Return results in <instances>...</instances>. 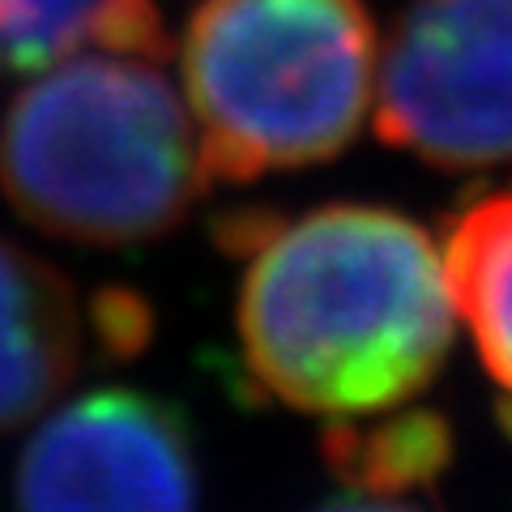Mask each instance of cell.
Instances as JSON below:
<instances>
[{
    "label": "cell",
    "mask_w": 512,
    "mask_h": 512,
    "mask_svg": "<svg viewBox=\"0 0 512 512\" xmlns=\"http://www.w3.org/2000/svg\"><path fill=\"white\" fill-rule=\"evenodd\" d=\"M248 239L239 346L282 406L359 419L410 406L453 346L444 256L419 222L338 201L291 222L235 227Z\"/></svg>",
    "instance_id": "obj_1"
},
{
    "label": "cell",
    "mask_w": 512,
    "mask_h": 512,
    "mask_svg": "<svg viewBox=\"0 0 512 512\" xmlns=\"http://www.w3.org/2000/svg\"><path fill=\"white\" fill-rule=\"evenodd\" d=\"M197 128L163 60L82 52L35 73L0 124V192L30 227L137 248L201 201Z\"/></svg>",
    "instance_id": "obj_2"
},
{
    "label": "cell",
    "mask_w": 512,
    "mask_h": 512,
    "mask_svg": "<svg viewBox=\"0 0 512 512\" xmlns=\"http://www.w3.org/2000/svg\"><path fill=\"white\" fill-rule=\"evenodd\" d=\"M367 0H205L180 64L201 167L218 184L338 158L372 111Z\"/></svg>",
    "instance_id": "obj_3"
},
{
    "label": "cell",
    "mask_w": 512,
    "mask_h": 512,
    "mask_svg": "<svg viewBox=\"0 0 512 512\" xmlns=\"http://www.w3.org/2000/svg\"><path fill=\"white\" fill-rule=\"evenodd\" d=\"M372 103L384 146L427 167L512 163V0H406Z\"/></svg>",
    "instance_id": "obj_4"
},
{
    "label": "cell",
    "mask_w": 512,
    "mask_h": 512,
    "mask_svg": "<svg viewBox=\"0 0 512 512\" xmlns=\"http://www.w3.org/2000/svg\"><path fill=\"white\" fill-rule=\"evenodd\" d=\"M18 512H197L184 414L141 389H94L35 427L13 478Z\"/></svg>",
    "instance_id": "obj_5"
},
{
    "label": "cell",
    "mask_w": 512,
    "mask_h": 512,
    "mask_svg": "<svg viewBox=\"0 0 512 512\" xmlns=\"http://www.w3.org/2000/svg\"><path fill=\"white\" fill-rule=\"evenodd\" d=\"M86 355V320L73 282L0 239V436L56 402Z\"/></svg>",
    "instance_id": "obj_6"
},
{
    "label": "cell",
    "mask_w": 512,
    "mask_h": 512,
    "mask_svg": "<svg viewBox=\"0 0 512 512\" xmlns=\"http://www.w3.org/2000/svg\"><path fill=\"white\" fill-rule=\"evenodd\" d=\"M440 256L457 325L470 329L487 376L504 389L512 427V180L474 197L448 222Z\"/></svg>",
    "instance_id": "obj_7"
},
{
    "label": "cell",
    "mask_w": 512,
    "mask_h": 512,
    "mask_svg": "<svg viewBox=\"0 0 512 512\" xmlns=\"http://www.w3.org/2000/svg\"><path fill=\"white\" fill-rule=\"evenodd\" d=\"M82 52L167 60L171 39L154 0H0V64L43 73Z\"/></svg>",
    "instance_id": "obj_8"
},
{
    "label": "cell",
    "mask_w": 512,
    "mask_h": 512,
    "mask_svg": "<svg viewBox=\"0 0 512 512\" xmlns=\"http://www.w3.org/2000/svg\"><path fill=\"white\" fill-rule=\"evenodd\" d=\"M448 423L431 410H380L338 419L325 436V457L350 487L402 495L440 478L448 466Z\"/></svg>",
    "instance_id": "obj_9"
},
{
    "label": "cell",
    "mask_w": 512,
    "mask_h": 512,
    "mask_svg": "<svg viewBox=\"0 0 512 512\" xmlns=\"http://www.w3.org/2000/svg\"><path fill=\"white\" fill-rule=\"evenodd\" d=\"M320 512H419V508H406V504H393V500H355V504H329Z\"/></svg>",
    "instance_id": "obj_10"
}]
</instances>
